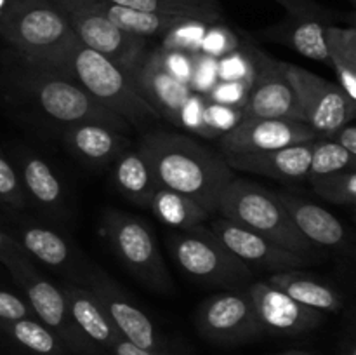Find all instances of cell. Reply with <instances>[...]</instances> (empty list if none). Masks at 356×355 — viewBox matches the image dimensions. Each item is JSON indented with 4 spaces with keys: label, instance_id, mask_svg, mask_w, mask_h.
Returning a JSON list of instances; mask_svg holds the SVG:
<instances>
[{
    "label": "cell",
    "instance_id": "1",
    "mask_svg": "<svg viewBox=\"0 0 356 355\" xmlns=\"http://www.w3.org/2000/svg\"><path fill=\"white\" fill-rule=\"evenodd\" d=\"M139 148L152 164L159 187L195 198L211 216L218 212L219 197L235 178L221 153L176 132H149Z\"/></svg>",
    "mask_w": 356,
    "mask_h": 355
},
{
    "label": "cell",
    "instance_id": "2",
    "mask_svg": "<svg viewBox=\"0 0 356 355\" xmlns=\"http://www.w3.org/2000/svg\"><path fill=\"white\" fill-rule=\"evenodd\" d=\"M0 37L23 65L65 75L76 37L52 0H2Z\"/></svg>",
    "mask_w": 356,
    "mask_h": 355
},
{
    "label": "cell",
    "instance_id": "3",
    "mask_svg": "<svg viewBox=\"0 0 356 355\" xmlns=\"http://www.w3.org/2000/svg\"><path fill=\"white\" fill-rule=\"evenodd\" d=\"M218 214L306 260L315 261L318 258L315 247L296 228L277 191L261 184L243 178H233L219 197Z\"/></svg>",
    "mask_w": 356,
    "mask_h": 355
},
{
    "label": "cell",
    "instance_id": "4",
    "mask_svg": "<svg viewBox=\"0 0 356 355\" xmlns=\"http://www.w3.org/2000/svg\"><path fill=\"white\" fill-rule=\"evenodd\" d=\"M65 77L75 80L97 103L127 124H145L153 118H162L120 66L79 40L68 58Z\"/></svg>",
    "mask_w": 356,
    "mask_h": 355
},
{
    "label": "cell",
    "instance_id": "5",
    "mask_svg": "<svg viewBox=\"0 0 356 355\" xmlns=\"http://www.w3.org/2000/svg\"><path fill=\"white\" fill-rule=\"evenodd\" d=\"M14 86L21 94L33 101L42 113L63 124L76 122H103L113 127L127 129V122L97 103L75 80L44 68L24 65L14 73Z\"/></svg>",
    "mask_w": 356,
    "mask_h": 355
},
{
    "label": "cell",
    "instance_id": "6",
    "mask_svg": "<svg viewBox=\"0 0 356 355\" xmlns=\"http://www.w3.org/2000/svg\"><path fill=\"white\" fill-rule=\"evenodd\" d=\"M167 244L179 270L193 281L233 289L252 277V270L233 256L204 225L172 233Z\"/></svg>",
    "mask_w": 356,
    "mask_h": 355
},
{
    "label": "cell",
    "instance_id": "7",
    "mask_svg": "<svg viewBox=\"0 0 356 355\" xmlns=\"http://www.w3.org/2000/svg\"><path fill=\"white\" fill-rule=\"evenodd\" d=\"M101 230L118 260L141 284L153 291H169L172 284L159 244L141 218L117 209H108L101 219Z\"/></svg>",
    "mask_w": 356,
    "mask_h": 355
},
{
    "label": "cell",
    "instance_id": "8",
    "mask_svg": "<svg viewBox=\"0 0 356 355\" xmlns=\"http://www.w3.org/2000/svg\"><path fill=\"white\" fill-rule=\"evenodd\" d=\"M52 2L65 14L80 44L103 54L104 58L120 66L131 79H134L143 58L146 56V45H148L146 38L136 37L115 26L89 0H52Z\"/></svg>",
    "mask_w": 356,
    "mask_h": 355
},
{
    "label": "cell",
    "instance_id": "9",
    "mask_svg": "<svg viewBox=\"0 0 356 355\" xmlns=\"http://www.w3.org/2000/svg\"><path fill=\"white\" fill-rule=\"evenodd\" d=\"M282 66L294 87L302 122L318 138H329L334 131L355 120L356 101L348 97L336 82L322 79L294 63L282 61Z\"/></svg>",
    "mask_w": 356,
    "mask_h": 355
},
{
    "label": "cell",
    "instance_id": "10",
    "mask_svg": "<svg viewBox=\"0 0 356 355\" xmlns=\"http://www.w3.org/2000/svg\"><path fill=\"white\" fill-rule=\"evenodd\" d=\"M6 268L26 296V303L30 305L33 315H37V319L47 326L63 343L76 350H83L89 341L80 334L70 315L68 301L63 287H58L51 281L42 277L24 253L14 256L6 265Z\"/></svg>",
    "mask_w": 356,
    "mask_h": 355
},
{
    "label": "cell",
    "instance_id": "11",
    "mask_svg": "<svg viewBox=\"0 0 356 355\" xmlns=\"http://www.w3.org/2000/svg\"><path fill=\"white\" fill-rule=\"evenodd\" d=\"M197 326L202 336L219 345L245 343L263 333L247 287H233L204 299L197 310Z\"/></svg>",
    "mask_w": 356,
    "mask_h": 355
},
{
    "label": "cell",
    "instance_id": "12",
    "mask_svg": "<svg viewBox=\"0 0 356 355\" xmlns=\"http://www.w3.org/2000/svg\"><path fill=\"white\" fill-rule=\"evenodd\" d=\"M252 82L247 90L243 117L289 118L302 122L294 87L285 73L282 61L270 58L266 52L254 49Z\"/></svg>",
    "mask_w": 356,
    "mask_h": 355
},
{
    "label": "cell",
    "instance_id": "13",
    "mask_svg": "<svg viewBox=\"0 0 356 355\" xmlns=\"http://www.w3.org/2000/svg\"><path fill=\"white\" fill-rule=\"evenodd\" d=\"M318 138L305 122L289 118H257L243 117L229 131L219 136L221 155H240L268 150H280L285 146L312 143Z\"/></svg>",
    "mask_w": 356,
    "mask_h": 355
},
{
    "label": "cell",
    "instance_id": "14",
    "mask_svg": "<svg viewBox=\"0 0 356 355\" xmlns=\"http://www.w3.org/2000/svg\"><path fill=\"white\" fill-rule=\"evenodd\" d=\"M247 289L257 324L263 333L298 336L315 329L323 322L322 312L301 305L268 281L254 282Z\"/></svg>",
    "mask_w": 356,
    "mask_h": 355
},
{
    "label": "cell",
    "instance_id": "15",
    "mask_svg": "<svg viewBox=\"0 0 356 355\" xmlns=\"http://www.w3.org/2000/svg\"><path fill=\"white\" fill-rule=\"evenodd\" d=\"M211 232L218 237L219 242L247 267H257L270 270L271 274L291 268H302L313 263L312 260L291 253L285 247L271 242L266 237L243 228L226 218L211 219Z\"/></svg>",
    "mask_w": 356,
    "mask_h": 355
},
{
    "label": "cell",
    "instance_id": "16",
    "mask_svg": "<svg viewBox=\"0 0 356 355\" xmlns=\"http://www.w3.org/2000/svg\"><path fill=\"white\" fill-rule=\"evenodd\" d=\"M83 278L87 289L96 294L124 340L145 350L155 352L159 348V338L152 319L111 278L97 268L89 270Z\"/></svg>",
    "mask_w": 356,
    "mask_h": 355
},
{
    "label": "cell",
    "instance_id": "17",
    "mask_svg": "<svg viewBox=\"0 0 356 355\" xmlns=\"http://www.w3.org/2000/svg\"><path fill=\"white\" fill-rule=\"evenodd\" d=\"M132 80L145 100L162 117L181 124V115L195 93L186 80H181L167 68L162 51H155L149 58L145 56Z\"/></svg>",
    "mask_w": 356,
    "mask_h": 355
},
{
    "label": "cell",
    "instance_id": "18",
    "mask_svg": "<svg viewBox=\"0 0 356 355\" xmlns=\"http://www.w3.org/2000/svg\"><path fill=\"white\" fill-rule=\"evenodd\" d=\"M277 195L291 214L296 228L313 247L320 246L334 251L350 249V232L332 212L289 191H277Z\"/></svg>",
    "mask_w": 356,
    "mask_h": 355
},
{
    "label": "cell",
    "instance_id": "19",
    "mask_svg": "<svg viewBox=\"0 0 356 355\" xmlns=\"http://www.w3.org/2000/svg\"><path fill=\"white\" fill-rule=\"evenodd\" d=\"M312 146L313 141L301 143L280 150L228 155L225 160L232 169L243 173L259 174L280 181H302L308 180Z\"/></svg>",
    "mask_w": 356,
    "mask_h": 355
},
{
    "label": "cell",
    "instance_id": "20",
    "mask_svg": "<svg viewBox=\"0 0 356 355\" xmlns=\"http://www.w3.org/2000/svg\"><path fill=\"white\" fill-rule=\"evenodd\" d=\"M68 148L89 166H106L117 159L129 141L120 129L103 122H76L65 131Z\"/></svg>",
    "mask_w": 356,
    "mask_h": 355
},
{
    "label": "cell",
    "instance_id": "21",
    "mask_svg": "<svg viewBox=\"0 0 356 355\" xmlns=\"http://www.w3.org/2000/svg\"><path fill=\"white\" fill-rule=\"evenodd\" d=\"M63 291H65L66 301H68L70 315L80 334L89 343H96L111 350V347L122 336L96 294L90 289L75 284L63 285Z\"/></svg>",
    "mask_w": 356,
    "mask_h": 355
},
{
    "label": "cell",
    "instance_id": "22",
    "mask_svg": "<svg viewBox=\"0 0 356 355\" xmlns=\"http://www.w3.org/2000/svg\"><path fill=\"white\" fill-rule=\"evenodd\" d=\"M329 24L332 23L320 17L287 14L280 23L264 30L263 35L268 40L294 49L298 54L305 58L329 65V51H327L325 40V28Z\"/></svg>",
    "mask_w": 356,
    "mask_h": 355
},
{
    "label": "cell",
    "instance_id": "23",
    "mask_svg": "<svg viewBox=\"0 0 356 355\" xmlns=\"http://www.w3.org/2000/svg\"><path fill=\"white\" fill-rule=\"evenodd\" d=\"M113 183L129 202L139 207H149L159 188L152 164L141 148H127L115 159Z\"/></svg>",
    "mask_w": 356,
    "mask_h": 355
},
{
    "label": "cell",
    "instance_id": "24",
    "mask_svg": "<svg viewBox=\"0 0 356 355\" xmlns=\"http://www.w3.org/2000/svg\"><path fill=\"white\" fill-rule=\"evenodd\" d=\"M266 281L298 303L318 312H337L343 305L332 285L313 277L312 274H305L301 268L275 271Z\"/></svg>",
    "mask_w": 356,
    "mask_h": 355
},
{
    "label": "cell",
    "instance_id": "25",
    "mask_svg": "<svg viewBox=\"0 0 356 355\" xmlns=\"http://www.w3.org/2000/svg\"><path fill=\"white\" fill-rule=\"evenodd\" d=\"M101 14L108 17L115 26L127 33L136 35L148 40L149 37H162V35L172 33L177 28L191 23V19L177 16H165V14L145 13V10L131 9V7L117 6L108 0H89Z\"/></svg>",
    "mask_w": 356,
    "mask_h": 355
},
{
    "label": "cell",
    "instance_id": "26",
    "mask_svg": "<svg viewBox=\"0 0 356 355\" xmlns=\"http://www.w3.org/2000/svg\"><path fill=\"white\" fill-rule=\"evenodd\" d=\"M149 209L159 221L174 230H190L211 219V212L195 198L165 187L156 188Z\"/></svg>",
    "mask_w": 356,
    "mask_h": 355
},
{
    "label": "cell",
    "instance_id": "27",
    "mask_svg": "<svg viewBox=\"0 0 356 355\" xmlns=\"http://www.w3.org/2000/svg\"><path fill=\"white\" fill-rule=\"evenodd\" d=\"M21 184L24 194L49 211L63 207L65 188L51 166L33 153L21 155Z\"/></svg>",
    "mask_w": 356,
    "mask_h": 355
},
{
    "label": "cell",
    "instance_id": "28",
    "mask_svg": "<svg viewBox=\"0 0 356 355\" xmlns=\"http://www.w3.org/2000/svg\"><path fill=\"white\" fill-rule=\"evenodd\" d=\"M329 65L337 77V86L356 101V28L329 24L325 28Z\"/></svg>",
    "mask_w": 356,
    "mask_h": 355
},
{
    "label": "cell",
    "instance_id": "29",
    "mask_svg": "<svg viewBox=\"0 0 356 355\" xmlns=\"http://www.w3.org/2000/svg\"><path fill=\"white\" fill-rule=\"evenodd\" d=\"M108 2L145 10V13L186 17L205 24H216L222 21L219 0H108Z\"/></svg>",
    "mask_w": 356,
    "mask_h": 355
},
{
    "label": "cell",
    "instance_id": "30",
    "mask_svg": "<svg viewBox=\"0 0 356 355\" xmlns=\"http://www.w3.org/2000/svg\"><path fill=\"white\" fill-rule=\"evenodd\" d=\"M28 258L42 261L51 268H68L72 263V246L58 232L44 226H24L16 239Z\"/></svg>",
    "mask_w": 356,
    "mask_h": 355
},
{
    "label": "cell",
    "instance_id": "31",
    "mask_svg": "<svg viewBox=\"0 0 356 355\" xmlns=\"http://www.w3.org/2000/svg\"><path fill=\"white\" fill-rule=\"evenodd\" d=\"M0 327L13 338L16 343L30 350L35 355H63V341L38 319L10 320L0 322Z\"/></svg>",
    "mask_w": 356,
    "mask_h": 355
},
{
    "label": "cell",
    "instance_id": "32",
    "mask_svg": "<svg viewBox=\"0 0 356 355\" xmlns=\"http://www.w3.org/2000/svg\"><path fill=\"white\" fill-rule=\"evenodd\" d=\"M339 171H356V157L348 153L343 146L329 138H318L313 141L312 160H309V178L325 176Z\"/></svg>",
    "mask_w": 356,
    "mask_h": 355
},
{
    "label": "cell",
    "instance_id": "33",
    "mask_svg": "<svg viewBox=\"0 0 356 355\" xmlns=\"http://www.w3.org/2000/svg\"><path fill=\"white\" fill-rule=\"evenodd\" d=\"M318 197L336 205L356 204V171H339L325 176L309 178Z\"/></svg>",
    "mask_w": 356,
    "mask_h": 355
},
{
    "label": "cell",
    "instance_id": "34",
    "mask_svg": "<svg viewBox=\"0 0 356 355\" xmlns=\"http://www.w3.org/2000/svg\"><path fill=\"white\" fill-rule=\"evenodd\" d=\"M0 202L13 209H23L26 205V194L21 184L19 174L2 155V152H0Z\"/></svg>",
    "mask_w": 356,
    "mask_h": 355
},
{
    "label": "cell",
    "instance_id": "35",
    "mask_svg": "<svg viewBox=\"0 0 356 355\" xmlns=\"http://www.w3.org/2000/svg\"><path fill=\"white\" fill-rule=\"evenodd\" d=\"M236 44H238V40H236L235 35L219 26V23L205 26L204 42H202V49H204L205 54L226 56L236 47Z\"/></svg>",
    "mask_w": 356,
    "mask_h": 355
},
{
    "label": "cell",
    "instance_id": "36",
    "mask_svg": "<svg viewBox=\"0 0 356 355\" xmlns=\"http://www.w3.org/2000/svg\"><path fill=\"white\" fill-rule=\"evenodd\" d=\"M28 317H33V312L26 299H21L14 292L0 289V322H10V320L28 319Z\"/></svg>",
    "mask_w": 356,
    "mask_h": 355
},
{
    "label": "cell",
    "instance_id": "37",
    "mask_svg": "<svg viewBox=\"0 0 356 355\" xmlns=\"http://www.w3.org/2000/svg\"><path fill=\"white\" fill-rule=\"evenodd\" d=\"M277 2L287 9V14H294V16L320 17V19L325 21H330V17H332V13L323 9L315 0H277Z\"/></svg>",
    "mask_w": 356,
    "mask_h": 355
},
{
    "label": "cell",
    "instance_id": "38",
    "mask_svg": "<svg viewBox=\"0 0 356 355\" xmlns=\"http://www.w3.org/2000/svg\"><path fill=\"white\" fill-rule=\"evenodd\" d=\"M353 122H348L346 125H343V127H339L337 131H334L332 134L329 136V139H332L334 143L343 146L348 153L356 157V127Z\"/></svg>",
    "mask_w": 356,
    "mask_h": 355
},
{
    "label": "cell",
    "instance_id": "39",
    "mask_svg": "<svg viewBox=\"0 0 356 355\" xmlns=\"http://www.w3.org/2000/svg\"><path fill=\"white\" fill-rule=\"evenodd\" d=\"M21 253H24V251L21 249V246L17 244V240L0 230V263L6 267V265L9 263L14 256H17V254H21Z\"/></svg>",
    "mask_w": 356,
    "mask_h": 355
},
{
    "label": "cell",
    "instance_id": "40",
    "mask_svg": "<svg viewBox=\"0 0 356 355\" xmlns=\"http://www.w3.org/2000/svg\"><path fill=\"white\" fill-rule=\"evenodd\" d=\"M111 352H113V355H159L156 352L145 350V348L136 347V345L129 343V341L124 340V338H120V340L111 347Z\"/></svg>",
    "mask_w": 356,
    "mask_h": 355
},
{
    "label": "cell",
    "instance_id": "41",
    "mask_svg": "<svg viewBox=\"0 0 356 355\" xmlns=\"http://www.w3.org/2000/svg\"><path fill=\"white\" fill-rule=\"evenodd\" d=\"M344 348H346V355H356V348H355V343H353V341H348V343H346V347H344Z\"/></svg>",
    "mask_w": 356,
    "mask_h": 355
},
{
    "label": "cell",
    "instance_id": "42",
    "mask_svg": "<svg viewBox=\"0 0 356 355\" xmlns=\"http://www.w3.org/2000/svg\"><path fill=\"white\" fill-rule=\"evenodd\" d=\"M275 355H309V354H305V352H299V350H291V352H282V354H275Z\"/></svg>",
    "mask_w": 356,
    "mask_h": 355
}]
</instances>
